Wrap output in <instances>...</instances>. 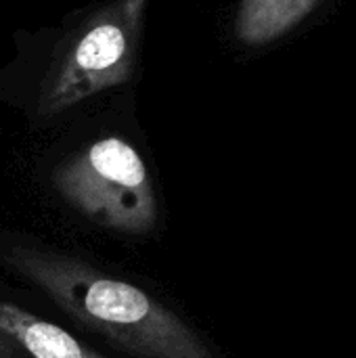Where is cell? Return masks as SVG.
Instances as JSON below:
<instances>
[{
  "label": "cell",
  "instance_id": "obj_1",
  "mask_svg": "<svg viewBox=\"0 0 356 358\" xmlns=\"http://www.w3.org/2000/svg\"><path fill=\"white\" fill-rule=\"evenodd\" d=\"M4 262L65 315L136 358H216L204 338L145 289L84 260L36 245H10Z\"/></svg>",
  "mask_w": 356,
  "mask_h": 358
},
{
  "label": "cell",
  "instance_id": "obj_2",
  "mask_svg": "<svg viewBox=\"0 0 356 358\" xmlns=\"http://www.w3.org/2000/svg\"><path fill=\"white\" fill-rule=\"evenodd\" d=\"M59 195L94 224L147 235L157 224V195L141 153L120 136H107L55 172Z\"/></svg>",
  "mask_w": 356,
  "mask_h": 358
},
{
  "label": "cell",
  "instance_id": "obj_3",
  "mask_svg": "<svg viewBox=\"0 0 356 358\" xmlns=\"http://www.w3.org/2000/svg\"><path fill=\"white\" fill-rule=\"evenodd\" d=\"M145 2L115 0L84 23L44 80L38 105L40 115H57L130 78Z\"/></svg>",
  "mask_w": 356,
  "mask_h": 358
},
{
  "label": "cell",
  "instance_id": "obj_4",
  "mask_svg": "<svg viewBox=\"0 0 356 358\" xmlns=\"http://www.w3.org/2000/svg\"><path fill=\"white\" fill-rule=\"evenodd\" d=\"M0 334L29 358H105L65 329L4 300H0Z\"/></svg>",
  "mask_w": 356,
  "mask_h": 358
},
{
  "label": "cell",
  "instance_id": "obj_5",
  "mask_svg": "<svg viewBox=\"0 0 356 358\" xmlns=\"http://www.w3.org/2000/svg\"><path fill=\"white\" fill-rule=\"evenodd\" d=\"M321 0H241L235 36L245 46H264L302 23Z\"/></svg>",
  "mask_w": 356,
  "mask_h": 358
},
{
  "label": "cell",
  "instance_id": "obj_6",
  "mask_svg": "<svg viewBox=\"0 0 356 358\" xmlns=\"http://www.w3.org/2000/svg\"><path fill=\"white\" fill-rule=\"evenodd\" d=\"M25 357V352L13 342V340H8L6 336H2L0 334V358H23Z\"/></svg>",
  "mask_w": 356,
  "mask_h": 358
}]
</instances>
